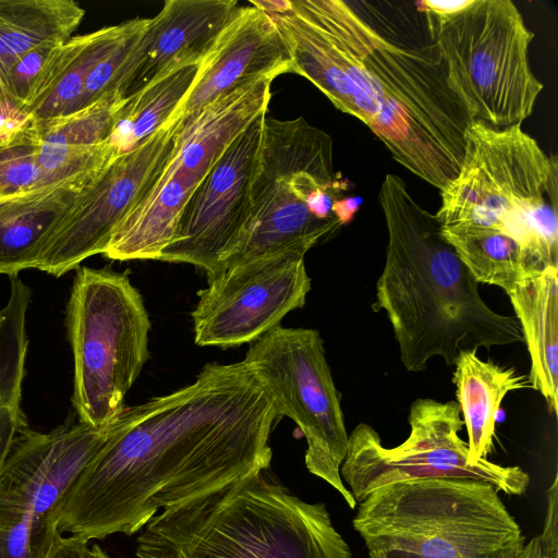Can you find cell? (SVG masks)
<instances>
[{
    "mask_svg": "<svg viewBox=\"0 0 558 558\" xmlns=\"http://www.w3.org/2000/svg\"><path fill=\"white\" fill-rule=\"evenodd\" d=\"M459 174L440 191L441 227L497 231L515 240L535 269L558 266V161L521 124L473 121Z\"/></svg>",
    "mask_w": 558,
    "mask_h": 558,
    "instance_id": "obj_5",
    "label": "cell"
},
{
    "mask_svg": "<svg viewBox=\"0 0 558 558\" xmlns=\"http://www.w3.org/2000/svg\"><path fill=\"white\" fill-rule=\"evenodd\" d=\"M137 558H353L325 504L294 495L269 469L154 515Z\"/></svg>",
    "mask_w": 558,
    "mask_h": 558,
    "instance_id": "obj_4",
    "label": "cell"
},
{
    "mask_svg": "<svg viewBox=\"0 0 558 558\" xmlns=\"http://www.w3.org/2000/svg\"><path fill=\"white\" fill-rule=\"evenodd\" d=\"M250 4L258 8L259 10L268 13V14H281L284 12H288L290 9L291 1L290 0H283V1H251Z\"/></svg>",
    "mask_w": 558,
    "mask_h": 558,
    "instance_id": "obj_35",
    "label": "cell"
},
{
    "mask_svg": "<svg viewBox=\"0 0 558 558\" xmlns=\"http://www.w3.org/2000/svg\"><path fill=\"white\" fill-rule=\"evenodd\" d=\"M557 475L547 490V511L543 532L539 534L548 548L558 551V485Z\"/></svg>",
    "mask_w": 558,
    "mask_h": 558,
    "instance_id": "obj_31",
    "label": "cell"
},
{
    "mask_svg": "<svg viewBox=\"0 0 558 558\" xmlns=\"http://www.w3.org/2000/svg\"><path fill=\"white\" fill-rule=\"evenodd\" d=\"M197 292L191 313L198 347L251 343L302 308L311 290L304 257L253 259L226 269Z\"/></svg>",
    "mask_w": 558,
    "mask_h": 558,
    "instance_id": "obj_14",
    "label": "cell"
},
{
    "mask_svg": "<svg viewBox=\"0 0 558 558\" xmlns=\"http://www.w3.org/2000/svg\"><path fill=\"white\" fill-rule=\"evenodd\" d=\"M271 78L243 82L181 119L166 168L198 186L227 147L267 113Z\"/></svg>",
    "mask_w": 558,
    "mask_h": 558,
    "instance_id": "obj_17",
    "label": "cell"
},
{
    "mask_svg": "<svg viewBox=\"0 0 558 558\" xmlns=\"http://www.w3.org/2000/svg\"><path fill=\"white\" fill-rule=\"evenodd\" d=\"M151 19H134L126 33L90 71L77 110L111 93L128 98L130 89L142 70L150 46Z\"/></svg>",
    "mask_w": 558,
    "mask_h": 558,
    "instance_id": "obj_27",
    "label": "cell"
},
{
    "mask_svg": "<svg viewBox=\"0 0 558 558\" xmlns=\"http://www.w3.org/2000/svg\"><path fill=\"white\" fill-rule=\"evenodd\" d=\"M66 325L74 357L73 408L78 421L105 426L149 359L151 328L143 296L125 272L77 268Z\"/></svg>",
    "mask_w": 558,
    "mask_h": 558,
    "instance_id": "obj_8",
    "label": "cell"
},
{
    "mask_svg": "<svg viewBox=\"0 0 558 558\" xmlns=\"http://www.w3.org/2000/svg\"><path fill=\"white\" fill-rule=\"evenodd\" d=\"M199 66L201 63L175 69L126 98L108 141L119 155L135 149L174 116Z\"/></svg>",
    "mask_w": 558,
    "mask_h": 558,
    "instance_id": "obj_25",
    "label": "cell"
},
{
    "mask_svg": "<svg viewBox=\"0 0 558 558\" xmlns=\"http://www.w3.org/2000/svg\"><path fill=\"white\" fill-rule=\"evenodd\" d=\"M235 0H167L151 17L145 63L128 98L169 72L202 63L239 10Z\"/></svg>",
    "mask_w": 558,
    "mask_h": 558,
    "instance_id": "obj_18",
    "label": "cell"
},
{
    "mask_svg": "<svg viewBox=\"0 0 558 558\" xmlns=\"http://www.w3.org/2000/svg\"><path fill=\"white\" fill-rule=\"evenodd\" d=\"M279 418L247 362L207 363L192 384L122 410L69 485L59 532L86 542L130 536L159 510L269 469Z\"/></svg>",
    "mask_w": 558,
    "mask_h": 558,
    "instance_id": "obj_1",
    "label": "cell"
},
{
    "mask_svg": "<svg viewBox=\"0 0 558 558\" xmlns=\"http://www.w3.org/2000/svg\"><path fill=\"white\" fill-rule=\"evenodd\" d=\"M46 558H92V550L88 542L59 534Z\"/></svg>",
    "mask_w": 558,
    "mask_h": 558,
    "instance_id": "obj_32",
    "label": "cell"
},
{
    "mask_svg": "<svg viewBox=\"0 0 558 558\" xmlns=\"http://www.w3.org/2000/svg\"><path fill=\"white\" fill-rule=\"evenodd\" d=\"M84 15L74 0H0V102L14 62L39 45L66 41Z\"/></svg>",
    "mask_w": 558,
    "mask_h": 558,
    "instance_id": "obj_23",
    "label": "cell"
},
{
    "mask_svg": "<svg viewBox=\"0 0 558 558\" xmlns=\"http://www.w3.org/2000/svg\"><path fill=\"white\" fill-rule=\"evenodd\" d=\"M9 279L10 296L0 311V469L17 434L27 427L21 398L28 347L26 313L31 290L19 276Z\"/></svg>",
    "mask_w": 558,
    "mask_h": 558,
    "instance_id": "obj_24",
    "label": "cell"
},
{
    "mask_svg": "<svg viewBox=\"0 0 558 558\" xmlns=\"http://www.w3.org/2000/svg\"><path fill=\"white\" fill-rule=\"evenodd\" d=\"M0 322H1V317H0Z\"/></svg>",
    "mask_w": 558,
    "mask_h": 558,
    "instance_id": "obj_37",
    "label": "cell"
},
{
    "mask_svg": "<svg viewBox=\"0 0 558 558\" xmlns=\"http://www.w3.org/2000/svg\"><path fill=\"white\" fill-rule=\"evenodd\" d=\"M247 362L269 392L279 416L293 420L306 439L305 465L327 482L351 509L357 506L340 468L349 435L320 333L278 326L250 343Z\"/></svg>",
    "mask_w": 558,
    "mask_h": 558,
    "instance_id": "obj_11",
    "label": "cell"
},
{
    "mask_svg": "<svg viewBox=\"0 0 558 558\" xmlns=\"http://www.w3.org/2000/svg\"><path fill=\"white\" fill-rule=\"evenodd\" d=\"M270 15L290 45L291 72L363 122L397 162L439 191L459 174L473 121L420 1L292 0Z\"/></svg>",
    "mask_w": 558,
    "mask_h": 558,
    "instance_id": "obj_2",
    "label": "cell"
},
{
    "mask_svg": "<svg viewBox=\"0 0 558 558\" xmlns=\"http://www.w3.org/2000/svg\"><path fill=\"white\" fill-rule=\"evenodd\" d=\"M434 17L448 82L472 121L495 129L522 124L544 85L529 59L534 33L517 5L473 0L454 15Z\"/></svg>",
    "mask_w": 558,
    "mask_h": 558,
    "instance_id": "obj_9",
    "label": "cell"
},
{
    "mask_svg": "<svg viewBox=\"0 0 558 558\" xmlns=\"http://www.w3.org/2000/svg\"><path fill=\"white\" fill-rule=\"evenodd\" d=\"M1 204V203H0Z\"/></svg>",
    "mask_w": 558,
    "mask_h": 558,
    "instance_id": "obj_38",
    "label": "cell"
},
{
    "mask_svg": "<svg viewBox=\"0 0 558 558\" xmlns=\"http://www.w3.org/2000/svg\"><path fill=\"white\" fill-rule=\"evenodd\" d=\"M291 68L290 45L274 17L252 4L240 7L172 118L187 117L243 82L274 80Z\"/></svg>",
    "mask_w": 558,
    "mask_h": 558,
    "instance_id": "obj_16",
    "label": "cell"
},
{
    "mask_svg": "<svg viewBox=\"0 0 558 558\" xmlns=\"http://www.w3.org/2000/svg\"><path fill=\"white\" fill-rule=\"evenodd\" d=\"M410 434L399 446L386 448L378 433L360 423L349 435L341 478L356 502L378 487L413 478L465 477L484 481L507 495L525 493L530 476L520 466L484 459L473 464L459 432L464 426L456 401L415 399L409 412Z\"/></svg>",
    "mask_w": 558,
    "mask_h": 558,
    "instance_id": "obj_12",
    "label": "cell"
},
{
    "mask_svg": "<svg viewBox=\"0 0 558 558\" xmlns=\"http://www.w3.org/2000/svg\"><path fill=\"white\" fill-rule=\"evenodd\" d=\"M490 558H558V551L550 550L541 535H537L526 544L523 539Z\"/></svg>",
    "mask_w": 558,
    "mask_h": 558,
    "instance_id": "obj_30",
    "label": "cell"
},
{
    "mask_svg": "<svg viewBox=\"0 0 558 558\" xmlns=\"http://www.w3.org/2000/svg\"><path fill=\"white\" fill-rule=\"evenodd\" d=\"M440 232L478 283L497 286L509 293L535 270L521 245L506 234L447 227H441Z\"/></svg>",
    "mask_w": 558,
    "mask_h": 558,
    "instance_id": "obj_26",
    "label": "cell"
},
{
    "mask_svg": "<svg viewBox=\"0 0 558 558\" xmlns=\"http://www.w3.org/2000/svg\"><path fill=\"white\" fill-rule=\"evenodd\" d=\"M362 204L363 197L361 196L341 197L333 203L332 214L342 223V226H345L352 221Z\"/></svg>",
    "mask_w": 558,
    "mask_h": 558,
    "instance_id": "obj_34",
    "label": "cell"
},
{
    "mask_svg": "<svg viewBox=\"0 0 558 558\" xmlns=\"http://www.w3.org/2000/svg\"><path fill=\"white\" fill-rule=\"evenodd\" d=\"M131 20L76 35L59 45L22 110L25 121L38 125L76 111L86 80L126 33Z\"/></svg>",
    "mask_w": 558,
    "mask_h": 558,
    "instance_id": "obj_21",
    "label": "cell"
},
{
    "mask_svg": "<svg viewBox=\"0 0 558 558\" xmlns=\"http://www.w3.org/2000/svg\"><path fill=\"white\" fill-rule=\"evenodd\" d=\"M74 423L23 428L0 469V558H46L69 485L116 428Z\"/></svg>",
    "mask_w": 558,
    "mask_h": 558,
    "instance_id": "obj_10",
    "label": "cell"
},
{
    "mask_svg": "<svg viewBox=\"0 0 558 558\" xmlns=\"http://www.w3.org/2000/svg\"><path fill=\"white\" fill-rule=\"evenodd\" d=\"M452 383L457 403L468 432L469 459L477 464L490 452L496 416L508 392L531 388L529 376L475 351L461 352L454 361Z\"/></svg>",
    "mask_w": 558,
    "mask_h": 558,
    "instance_id": "obj_22",
    "label": "cell"
},
{
    "mask_svg": "<svg viewBox=\"0 0 558 558\" xmlns=\"http://www.w3.org/2000/svg\"><path fill=\"white\" fill-rule=\"evenodd\" d=\"M473 0H423L421 7L436 17L444 19L454 15L468 8Z\"/></svg>",
    "mask_w": 558,
    "mask_h": 558,
    "instance_id": "obj_33",
    "label": "cell"
},
{
    "mask_svg": "<svg viewBox=\"0 0 558 558\" xmlns=\"http://www.w3.org/2000/svg\"><path fill=\"white\" fill-rule=\"evenodd\" d=\"M182 117L171 118L135 149L120 155L76 196L35 267L60 277L102 254L118 225L144 197L174 146Z\"/></svg>",
    "mask_w": 558,
    "mask_h": 558,
    "instance_id": "obj_13",
    "label": "cell"
},
{
    "mask_svg": "<svg viewBox=\"0 0 558 558\" xmlns=\"http://www.w3.org/2000/svg\"><path fill=\"white\" fill-rule=\"evenodd\" d=\"M490 483L413 478L373 490L353 527L368 551L399 549L423 558H490L524 539Z\"/></svg>",
    "mask_w": 558,
    "mask_h": 558,
    "instance_id": "obj_6",
    "label": "cell"
},
{
    "mask_svg": "<svg viewBox=\"0 0 558 558\" xmlns=\"http://www.w3.org/2000/svg\"><path fill=\"white\" fill-rule=\"evenodd\" d=\"M38 154L35 128L0 113V203L43 186Z\"/></svg>",
    "mask_w": 558,
    "mask_h": 558,
    "instance_id": "obj_28",
    "label": "cell"
},
{
    "mask_svg": "<svg viewBox=\"0 0 558 558\" xmlns=\"http://www.w3.org/2000/svg\"><path fill=\"white\" fill-rule=\"evenodd\" d=\"M368 555L369 558H423L418 555L399 549L372 550L368 551Z\"/></svg>",
    "mask_w": 558,
    "mask_h": 558,
    "instance_id": "obj_36",
    "label": "cell"
},
{
    "mask_svg": "<svg viewBox=\"0 0 558 558\" xmlns=\"http://www.w3.org/2000/svg\"><path fill=\"white\" fill-rule=\"evenodd\" d=\"M102 172L76 175L1 203L0 274L11 277L34 268L76 196Z\"/></svg>",
    "mask_w": 558,
    "mask_h": 558,
    "instance_id": "obj_19",
    "label": "cell"
},
{
    "mask_svg": "<svg viewBox=\"0 0 558 558\" xmlns=\"http://www.w3.org/2000/svg\"><path fill=\"white\" fill-rule=\"evenodd\" d=\"M558 266L531 270L508 294L525 343L531 388L558 410Z\"/></svg>",
    "mask_w": 558,
    "mask_h": 558,
    "instance_id": "obj_20",
    "label": "cell"
},
{
    "mask_svg": "<svg viewBox=\"0 0 558 558\" xmlns=\"http://www.w3.org/2000/svg\"><path fill=\"white\" fill-rule=\"evenodd\" d=\"M379 204L388 244L373 310L386 313L408 371H424L435 356L453 365L464 351L523 342L518 320L483 301L436 216L413 198L402 178L385 177Z\"/></svg>",
    "mask_w": 558,
    "mask_h": 558,
    "instance_id": "obj_3",
    "label": "cell"
},
{
    "mask_svg": "<svg viewBox=\"0 0 558 558\" xmlns=\"http://www.w3.org/2000/svg\"><path fill=\"white\" fill-rule=\"evenodd\" d=\"M59 45L61 44H43L20 57L5 74L2 101L9 102L22 114L24 106Z\"/></svg>",
    "mask_w": 558,
    "mask_h": 558,
    "instance_id": "obj_29",
    "label": "cell"
},
{
    "mask_svg": "<svg viewBox=\"0 0 558 558\" xmlns=\"http://www.w3.org/2000/svg\"><path fill=\"white\" fill-rule=\"evenodd\" d=\"M345 182L333 170L329 134L303 117H266L247 218L209 280L257 258L304 257L343 227L337 218L318 219L308 207L310 195L319 187Z\"/></svg>",
    "mask_w": 558,
    "mask_h": 558,
    "instance_id": "obj_7",
    "label": "cell"
},
{
    "mask_svg": "<svg viewBox=\"0 0 558 558\" xmlns=\"http://www.w3.org/2000/svg\"><path fill=\"white\" fill-rule=\"evenodd\" d=\"M266 113L222 153L192 195L173 241L157 260L191 264L209 280L240 234L250 210L260 159Z\"/></svg>",
    "mask_w": 558,
    "mask_h": 558,
    "instance_id": "obj_15",
    "label": "cell"
}]
</instances>
